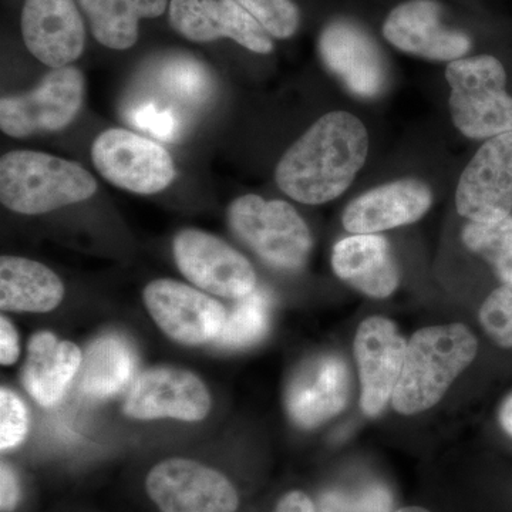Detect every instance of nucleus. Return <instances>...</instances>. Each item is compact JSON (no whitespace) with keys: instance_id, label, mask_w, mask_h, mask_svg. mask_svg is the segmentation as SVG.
<instances>
[{"instance_id":"nucleus-1","label":"nucleus","mask_w":512,"mask_h":512,"mask_svg":"<svg viewBox=\"0 0 512 512\" xmlns=\"http://www.w3.org/2000/svg\"><path fill=\"white\" fill-rule=\"evenodd\" d=\"M369 134L348 111H332L289 147L278 167L276 184L293 200L319 205L340 197L362 170Z\"/></svg>"},{"instance_id":"nucleus-2","label":"nucleus","mask_w":512,"mask_h":512,"mask_svg":"<svg viewBox=\"0 0 512 512\" xmlns=\"http://www.w3.org/2000/svg\"><path fill=\"white\" fill-rule=\"evenodd\" d=\"M477 349L476 336L461 323L417 330L407 343L394 410L410 416L431 409L476 359Z\"/></svg>"},{"instance_id":"nucleus-3","label":"nucleus","mask_w":512,"mask_h":512,"mask_svg":"<svg viewBox=\"0 0 512 512\" xmlns=\"http://www.w3.org/2000/svg\"><path fill=\"white\" fill-rule=\"evenodd\" d=\"M96 191L93 175L64 158L18 150L0 160V200L19 214H46L89 200Z\"/></svg>"},{"instance_id":"nucleus-4","label":"nucleus","mask_w":512,"mask_h":512,"mask_svg":"<svg viewBox=\"0 0 512 512\" xmlns=\"http://www.w3.org/2000/svg\"><path fill=\"white\" fill-rule=\"evenodd\" d=\"M454 126L474 140L512 131V97L503 63L490 55L463 57L446 69Z\"/></svg>"},{"instance_id":"nucleus-5","label":"nucleus","mask_w":512,"mask_h":512,"mask_svg":"<svg viewBox=\"0 0 512 512\" xmlns=\"http://www.w3.org/2000/svg\"><path fill=\"white\" fill-rule=\"evenodd\" d=\"M228 221L232 232L274 268L296 271L311 254V231L288 202L242 195L229 205Z\"/></svg>"},{"instance_id":"nucleus-6","label":"nucleus","mask_w":512,"mask_h":512,"mask_svg":"<svg viewBox=\"0 0 512 512\" xmlns=\"http://www.w3.org/2000/svg\"><path fill=\"white\" fill-rule=\"evenodd\" d=\"M83 100V73L73 66L53 69L32 92L3 97L0 128L16 138L63 130L76 119Z\"/></svg>"},{"instance_id":"nucleus-7","label":"nucleus","mask_w":512,"mask_h":512,"mask_svg":"<svg viewBox=\"0 0 512 512\" xmlns=\"http://www.w3.org/2000/svg\"><path fill=\"white\" fill-rule=\"evenodd\" d=\"M92 157L101 177L134 194H157L175 178L173 158L163 146L124 128L97 136Z\"/></svg>"},{"instance_id":"nucleus-8","label":"nucleus","mask_w":512,"mask_h":512,"mask_svg":"<svg viewBox=\"0 0 512 512\" xmlns=\"http://www.w3.org/2000/svg\"><path fill=\"white\" fill-rule=\"evenodd\" d=\"M174 258L188 281L212 295L241 299L255 291L251 262L215 235L184 229L174 239Z\"/></svg>"},{"instance_id":"nucleus-9","label":"nucleus","mask_w":512,"mask_h":512,"mask_svg":"<svg viewBox=\"0 0 512 512\" xmlns=\"http://www.w3.org/2000/svg\"><path fill=\"white\" fill-rule=\"evenodd\" d=\"M146 488L161 512H235L239 504L227 477L185 458L157 464L148 474Z\"/></svg>"},{"instance_id":"nucleus-10","label":"nucleus","mask_w":512,"mask_h":512,"mask_svg":"<svg viewBox=\"0 0 512 512\" xmlns=\"http://www.w3.org/2000/svg\"><path fill=\"white\" fill-rule=\"evenodd\" d=\"M458 214L473 222H497L512 212V131L488 138L458 183Z\"/></svg>"},{"instance_id":"nucleus-11","label":"nucleus","mask_w":512,"mask_h":512,"mask_svg":"<svg viewBox=\"0 0 512 512\" xmlns=\"http://www.w3.org/2000/svg\"><path fill=\"white\" fill-rule=\"evenodd\" d=\"M144 302L165 335L188 346L215 342L228 316L211 296L170 279L151 282L144 291Z\"/></svg>"},{"instance_id":"nucleus-12","label":"nucleus","mask_w":512,"mask_h":512,"mask_svg":"<svg viewBox=\"0 0 512 512\" xmlns=\"http://www.w3.org/2000/svg\"><path fill=\"white\" fill-rule=\"evenodd\" d=\"M319 53L330 73L362 99H376L389 82L386 62L375 39L348 19L330 22L319 37Z\"/></svg>"},{"instance_id":"nucleus-13","label":"nucleus","mask_w":512,"mask_h":512,"mask_svg":"<svg viewBox=\"0 0 512 512\" xmlns=\"http://www.w3.org/2000/svg\"><path fill=\"white\" fill-rule=\"evenodd\" d=\"M382 33L390 45L407 55L436 62L463 59L473 42L466 32L447 28L437 0H406L384 20Z\"/></svg>"},{"instance_id":"nucleus-14","label":"nucleus","mask_w":512,"mask_h":512,"mask_svg":"<svg viewBox=\"0 0 512 512\" xmlns=\"http://www.w3.org/2000/svg\"><path fill=\"white\" fill-rule=\"evenodd\" d=\"M168 13L175 32L191 42L228 37L259 55L274 50L271 35L237 0H171Z\"/></svg>"},{"instance_id":"nucleus-15","label":"nucleus","mask_w":512,"mask_h":512,"mask_svg":"<svg viewBox=\"0 0 512 512\" xmlns=\"http://www.w3.org/2000/svg\"><path fill=\"white\" fill-rule=\"evenodd\" d=\"M210 409L205 384L194 373L173 367H157L138 376L124 403V413L140 420L200 421Z\"/></svg>"},{"instance_id":"nucleus-16","label":"nucleus","mask_w":512,"mask_h":512,"mask_svg":"<svg viewBox=\"0 0 512 512\" xmlns=\"http://www.w3.org/2000/svg\"><path fill=\"white\" fill-rule=\"evenodd\" d=\"M407 343L389 319L373 316L357 329L355 356L362 382L363 412L377 416L393 397Z\"/></svg>"},{"instance_id":"nucleus-17","label":"nucleus","mask_w":512,"mask_h":512,"mask_svg":"<svg viewBox=\"0 0 512 512\" xmlns=\"http://www.w3.org/2000/svg\"><path fill=\"white\" fill-rule=\"evenodd\" d=\"M20 26L29 52L52 69L82 56L86 30L74 0H25Z\"/></svg>"},{"instance_id":"nucleus-18","label":"nucleus","mask_w":512,"mask_h":512,"mask_svg":"<svg viewBox=\"0 0 512 512\" xmlns=\"http://www.w3.org/2000/svg\"><path fill=\"white\" fill-rule=\"evenodd\" d=\"M349 390V369L342 357H312L293 375L286 389V409L293 423L315 429L345 409Z\"/></svg>"},{"instance_id":"nucleus-19","label":"nucleus","mask_w":512,"mask_h":512,"mask_svg":"<svg viewBox=\"0 0 512 512\" xmlns=\"http://www.w3.org/2000/svg\"><path fill=\"white\" fill-rule=\"evenodd\" d=\"M433 195L420 180L380 185L350 202L343 212V227L350 234H377L419 221L430 210Z\"/></svg>"},{"instance_id":"nucleus-20","label":"nucleus","mask_w":512,"mask_h":512,"mask_svg":"<svg viewBox=\"0 0 512 512\" xmlns=\"http://www.w3.org/2000/svg\"><path fill=\"white\" fill-rule=\"evenodd\" d=\"M332 266L342 281L372 298H387L399 285V271L386 238L353 235L333 248Z\"/></svg>"},{"instance_id":"nucleus-21","label":"nucleus","mask_w":512,"mask_h":512,"mask_svg":"<svg viewBox=\"0 0 512 512\" xmlns=\"http://www.w3.org/2000/svg\"><path fill=\"white\" fill-rule=\"evenodd\" d=\"M82 362V352L74 343L59 340L49 332L36 333L28 345L23 386L37 403L53 406L66 393Z\"/></svg>"},{"instance_id":"nucleus-22","label":"nucleus","mask_w":512,"mask_h":512,"mask_svg":"<svg viewBox=\"0 0 512 512\" xmlns=\"http://www.w3.org/2000/svg\"><path fill=\"white\" fill-rule=\"evenodd\" d=\"M64 296L59 276L32 259H0V308L10 312L53 311Z\"/></svg>"},{"instance_id":"nucleus-23","label":"nucleus","mask_w":512,"mask_h":512,"mask_svg":"<svg viewBox=\"0 0 512 512\" xmlns=\"http://www.w3.org/2000/svg\"><path fill=\"white\" fill-rule=\"evenodd\" d=\"M137 355L128 340L106 335L87 349L80 366V387L94 399H110L123 392L133 380Z\"/></svg>"},{"instance_id":"nucleus-24","label":"nucleus","mask_w":512,"mask_h":512,"mask_svg":"<svg viewBox=\"0 0 512 512\" xmlns=\"http://www.w3.org/2000/svg\"><path fill=\"white\" fill-rule=\"evenodd\" d=\"M94 39L113 50H127L138 40V22L164 15L168 0H77Z\"/></svg>"},{"instance_id":"nucleus-25","label":"nucleus","mask_w":512,"mask_h":512,"mask_svg":"<svg viewBox=\"0 0 512 512\" xmlns=\"http://www.w3.org/2000/svg\"><path fill=\"white\" fill-rule=\"evenodd\" d=\"M156 83L161 94L184 107H198L210 100L211 73L190 56H171L160 63Z\"/></svg>"},{"instance_id":"nucleus-26","label":"nucleus","mask_w":512,"mask_h":512,"mask_svg":"<svg viewBox=\"0 0 512 512\" xmlns=\"http://www.w3.org/2000/svg\"><path fill=\"white\" fill-rule=\"evenodd\" d=\"M271 299L264 289H256L244 298L238 299L237 305L225 320L221 335L215 345L221 349L237 350L256 345L265 338L269 329Z\"/></svg>"},{"instance_id":"nucleus-27","label":"nucleus","mask_w":512,"mask_h":512,"mask_svg":"<svg viewBox=\"0 0 512 512\" xmlns=\"http://www.w3.org/2000/svg\"><path fill=\"white\" fill-rule=\"evenodd\" d=\"M464 245L483 256L503 284H512V215L497 222L470 221L464 227Z\"/></svg>"},{"instance_id":"nucleus-28","label":"nucleus","mask_w":512,"mask_h":512,"mask_svg":"<svg viewBox=\"0 0 512 512\" xmlns=\"http://www.w3.org/2000/svg\"><path fill=\"white\" fill-rule=\"evenodd\" d=\"M319 512H393V495L380 483L326 491L320 495Z\"/></svg>"},{"instance_id":"nucleus-29","label":"nucleus","mask_w":512,"mask_h":512,"mask_svg":"<svg viewBox=\"0 0 512 512\" xmlns=\"http://www.w3.org/2000/svg\"><path fill=\"white\" fill-rule=\"evenodd\" d=\"M127 120L130 126L165 143L177 141L183 128L180 113L173 104H165L164 101H138L128 109Z\"/></svg>"},{"instance_id":"nucleus-30","label":"nucleus","mask_w":512,"mask_h":512,"mask_svg":"<svg viewBox=\"0 0 512 512\" xmlns=\"http://www.w3.org/2000/svg\"><path fill=\"white\" fill-rule=\"evenodd\" d=\"M272 37L289 39L301 25V12L292 0H237Z\"/></svg>"},{"instance_id":"nucleus-31","label":"nucleus","mask_w":512,"mask_h":512,"mask_svg":"<svg viewBox=\"0 0 512 512\" xmlns=\"http://www.w3.org/2000/svg\"><path fill=\"white\" fill-rule=\"evenodd\" d=\"M480 323L495 345L512 349V284L500 286L485 299Z\"/></svg>"},{"instance_id":"nucleus-32","label":"nucleus","mask_w":512,"mask_h":512,"mask_svg":"<svg viewBox=\"0 0 512 512\" xmlns=\"http://www.w3.org/2000/svg\"><path fill=\"white\" fill-rule=\"evenodd\" d=\"M29 430V414L25 403L12 390H0V447L9 450L25 440Z\"/></svg>"},{"instance_id":"nucleus-33","label":"nucleus","mask_w":512,"mask_h":512,"mask_svg":"<svg viewBox=\"0 0 512 512\" xmlns=\"http://www.w3.org/2000/svg\"><path fill=\"white\" fill-rule=\"evenodd\" d=\"M19 357V338L15 326L9 319H0V362L3 366H10Z\"/></svg>"},{"instance_id":"nucleus-34","label":"nucleus","mask_w":512,"mask_h":512,"mask_svg":"<svg viewBox=\"0 0 512 512\" xmlns=\"http://www.w3.org/2000/svg\"><path fill=\"white\" fill-rule=\"evenodd\" d=\"M19 485L16 474L8 464L0 468V508L2 512H12L18 505Z\"/></svg>"},{"instance_id":"nucleus-35","label":"nucleus","mask_w":512,"mask_h":512,"mask_svg":"<svg viewBox=\"0 0 512 512\" xmlns=\"http://www.w3.org/2000/svg\"><path fill=\"white\" fill-rule=\"evenodd\" d=\"M274 512H316V507L308 495L292 491L281 498Z\"/></svg>"},{"instance_id":"nucleus-36","label":"nucleus","mask_w":512,"mask_h":512,"mask_svg":"<svg viewBox=\"0 0 512 512\" xmlns=\"http://www.w3.org/2000/svg\"><path fill=\"white\" fill-rule=\"evenodd\" d=\"M498 420L505 433L512 437V393L501 404Z\"/></svg>"},{"instance_id":"nucleus-37","label":"nucleus","mask_w":512,"mask_h":512,"mask_svg":"<svg viewBox=\"0 0 512 512\" xmlns=\"http://www.w3.org/2000/svg\"><path fill=\"white\" fill-rule=\"evenodd\" d=\"M393 512H430V511L424 510V508H421V507H404V508H400V510L393 511Z\"/></svg>"}]
</instances>
